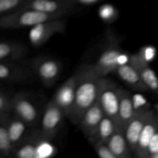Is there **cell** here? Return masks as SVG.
Segmentation results:
<instances>
[{"mask_svg":"<svg viewBox=\"0 0 158 158\" xmlns=\"http://www.w3.org/2000/svg\"><path fill=\"white\" fill-rule=\"evenodd\" d=\"M128 62L138 73L141 80L148 88L149 91L157 94L158 80L154 69H151L149 63L147 62L137 52L130 56Z\"/></svg>","mask_w":158,"mask_h":158,"instance_id":"4fadbf2b","label":"cell"},{"mask_svg":"<svg viewBox=\"0 0 158 158\" xmlns=\"http://www.w3.org/2000/svg\"><path fill=\"white\" fill-rule=\"evenodd\" d=\"M104 116L97 98V100L83 113L77 124L83 135L92 143L95 142L99 124Z\"/></svg>","mask_w":158,"mask_h":158,"instance_id":"ba28073f","label":"cell"},{"mask_svg":"<svg viewBox=\"0 0 158 158\" xmlns=\"http://www.w3.org/2000/svg\"><path fill=\"white\" fill-rule=\"evenodd\" d=\"M77 87L73 106L68 119L78 124L83 113L97 100L102 77H99L93 64H84L77 69Z\"/></svg>","mask_w":158,"mask_h":158,"instance_id":"6da1fadb","label":"cell"},{"mask_svg":"<svg viewBox=\"0 0 158 158\" xmlns=\"http://www.w3.org/2000/svg\"><path fill=\"white\" fill-rule=\"evenodd\" d=\"M93 144L97 155L100 158H115V156L114 155L106 143L97 141Z\"/></svg>","mask_w":158,"mask_h":158,"instance_id":"d4e9b609","label":"cell"},{"mask_svg":"<svg viewBox=\"0 0 158 158\" xmlns=\"http://www.w3.org/2000/svg\"><path fill=\"white\" fill-rule=\"evenodd\" d=\"M33 72L46 86H52L62 73L61 63L56 59L49 56H39L32 59L29 64Z\"/></svg>","mask_w":158,"mask_h":158,"instance_id":"277c9868","label":"cell"},{"mask_svg":"<svg viewBox=\"0 0 158 158\" xmlns=\"http://www.w3.org/2000/svg\"><path fill=\"white\" fill-rule=\"evenodd\" d=\"M117 123L118 122L114 121L110 117L104 116L99 124L95 142L101 141L106 143L115 131Z\"/></svg>","mask_w":158,"mask_h":158,"instance_id":"603a6c76","label":"cell"},{"mask_svg":"<svg viewBox=\"0 0 158 158\" xmlns=\"http://www.w3.org/2000/svg\"><path fill=\"white\" fill-rule=\"evenodd\" d=\"M9 115L10 114L0 113V155L2 157H9L13 151L8 132Z\"/></svg>","mask_w":158,"mask_h":158,"instance_id":"7402d4cb","label":"cell"},{"mask_svg":"<svg viewBox=\"0 0 158 158\" xmlns=\"http://www.w3.org/2000/svg\"><path fill=\"white\" fill-rule=\"evenodd\" d=\"M119 89L120 87L112 80L102 77L97 95V100L105 116L116 122H118Z\"/></svg>","mask_w":158,"mask_h":158,"instance_id":"3957f363","label":"cell"},{"mask_svg":"<svg viewBox=\"0 0 158 158\" xmlns=\"http://www.w3.org/2000/svg\"><path fill=\"white\" fill-rule=\"evenodd\" d=\"M147 158H158V133H155L148 143Z\"/></svg>","mask_w":158,"mask_h":158,"instance_id":"484cf974","label":"cell"},{"mask_svg":"<svg viewBox=\"0 0 158 158\" xmlns=\"http://www.w3.org/2000/svg\"><path fill=\"white\" fill-rule=\"evenodd\" d=\"M31 69L15 62H0V80L7 82H23L31 77Z\"/></svg>","mask_w":158,"mask_h":158,"instance_id":"9a60e30c","label":"cell"},{"mask_svg":"<svg viewBox=\"0 0 158 158\" xmlns=\"http://www.w3.org/2000/svg\"><path fill=\"white\" fill-rule=\"evenodd\" d=\"M158 120L157 114L151 110L150 115L143 125L133 154L137 158H147V148L151 137L157 132Z\"/></svg>","mask_w":158,"mask_h":158,"instance_id":"5bb4252c","label":"cell"},{"mask_svg":"<svg viewBox=\"0 0 158 158\" xmlns=\"http://www.w3.org/2000/svg\"><path fill=\"white\" fill-rule=\"evenodd\" d=\"M76 7V5L66 0H26L20 9H32L64 17Z\"/></svg>","mask_w":158,"mask_h":158,"instance_id":"30bf717a","label":"cell"},{"mask_svg":"<svg viewBox=\"0 0 158 158\" xmlns=\"http://www.w3.org/2000/svg\"><path fill=\"white\" fill-rule=\"evenodd\" d=\"M135 107L131 94L126 89H119L118 122L123 127H126L135 114Z\"/></svg>","mask_w":158,"mask_h":158,"instance_id":"ffe728a7","label":"cell"},{"mask_svg":"<svg viewBox=\"0 0 158 158\" xmlns=\"http://www.w3.org/2000/svg\"><path fill=\"white\" fill-rule=\"evenodd\" d=\"M123 55V51L117 45L106 47L99 56L97 63L94 65V69L100 77H106L112 73H115L120 64V58Z\"/></svg>","mask_w":158,"mask_h":158,"instance_id":"8fae6325","label":"cell"},{"mask_svg":"<svg viewBox=\"0 0 158 158\" xmlns=\"http://www.w3.org/2000/svg\"><path fill=\"white\" fill-rule=\"evenodd\" d=\"M138 53L141 56L142 58L149 63V60H153L155 56V49L153 46H145Z\"/></svg>","mask_w":158,"mask_h":158,"instance_id":"83f0119b","label":"cell"},{"mask_svg":"<svg viewBox=\"0 0 158 158\" xmlns=\"http://www.w3.org/2000/svg\"><path fill=\"white\" fill-rule=\"evenodd\" d=\"M26 0H0V17L19 9Z\"/></svg>","mask_w":158,"mask_h":158,"instance_id":"cb8c5ba5","label":"cell"},{"mask_svg":"<svg viewBox=\"0 0 158 158\" xmlns=\"http://www.w3.org/2000/svg\"><path fill=\"white\" fill-rule=\"evenodd\" d=\"M151 111V109L147 108L136 110L134 115L124 127L125 137L132 153L135 149L140 131L146 123Z\"/></svg>","mask_w":158,"mask_h":158,"instance_id":"7c38bea8","label":"cell"},{"mask_svg":"<svg viewBox=\"0 0 158 158\" xmlns=\"http://www.w3.org/2000/svg\"><path fill=\"white\" fill-rule=\"evenodd\" d=\"M29 127L15 115H9L8 120V132L12 148L18 146L27 136Z\"/></svg>","mask_w":158,"mask_h":158,"instance_id":"44dd1931","label":"cell"},{"mask_svg":"<svg viewBox=\"0 0 158 158\" xmlns=\"http://www.w3.org/2000/svg\"><path fill=\"white\" fill-rule=\"evenodd\" d=\"M115 73L118 75L120 80H123L131 89L140 92L149 91L148 88L139 76L138 73L128 61L127 63H120Z\"/></svg>","mask_w":158,"mask_h":158,"instance_id":"ac0fdd59","label":"cell"},{"mask_svg":"<svg viewBox=\"0 0 158 158\" xmlns=\"http://www.w3.org/2000/svg\"><path fill=\"white\" fill-rule=\"evenodd\" d=\"M11 98L0 90V113L11 114Z\"/></svg>","mask_w":158,"mask_h":158,"instance_id":"4316f807","label":"cell"},{"mask_svg":"<svg viewBox=\"0 0 158 158\" xmlns=\"http://www.w3.org/2000/svg\"><path fill=\"white\" fill-rule=\"evenodd\" d=\"M11 114L21 119L28 127H35L40 120V113L35 103L24 94H17L11 98Z\"/></svg>","mask_w":158,"mask_h":158,"instance_id":"52a82bcc","label":"cell"},{"mask_svg":"<svg viewBox=\"0 0 158 158\" xmlns=\"http://www.w3.org/2000/svg\"><path fill=\"white\" fill-rule=\"evenodd\" d=\"M78 73L77 70L60 86L52 98V101L60 108L64 114L65 117H69L75 98Z\"/></svg>","mask_w":158,"mask_h":158,"instance_id":"9c48e42d","label":"cell"},{"mask_svg":"<svg viewBox=\"0 0 158 158\" xmlns=\"http://www.w3.org/2000/svg\"><path fill=\"white\" fill-rule=\"evenodd\" d=\"M0 156H1V155H0Z\"/></svg>","mask_w":158,"mask_h":158,"instance_id":"f1b7e54d","label":"cell"},{"mask_svg":"<svg viewBox=\"0 0 158 158\" xmlns=\"http://www.w3.org/2000/svg\"><path fill=\"white\" fill-rule=\"evenodd\" d=\"M64 117L61 110L50 100L42 116L41 127L39 130L42 138L46 141L54 138L63 125Z\"/></svg>","mask_w":158,"mask_h":158,"instance_id":"8992f818","label":"cell"},{"mask_svg":"<svg viewBox=\"0 0 158 158\" xmlns=\"http://www.w3.org/2000/svg\"><path fill=\"white\" fill-rule=\"evenodd\" d=\"M106 143L115 158H129L132 155L133 153L125 137L124 129L119 123Z\"/></svg>","mask_w":158,"mask_h":158,"instance_id":"2e32d148","label":"cell"},{"mask_svg":"<svg viewBox=\"0 0 158 158\" xmlns=\"http://www.w3.org/2000/svg\"><path fill=\"white\" fill-rule=\"evenodd\" d=\"M29 51L23 43L12 41H0V62H15L24 58Z\"/></svg>","mask_w":158,"mask_h":158,"instance_id":"d6986e66","label":"cell"},{"mask_svg":"<svg viewBox=\"0 0 158 158\" xmlns=\"http://www.w3.org/2000/svg\"><path fill=\"white\" fill-rule=\"evenodd\" d=\"M61 18L63 17L32 9H19L0 17V29L31 28L43 22Z\"/></svg>","mask_w":158,"mask_h":158,"instance_id":"7a4b0ae2","label":"cell"},{"mask_svg":"<svg viewBox=\"0 0 158 158\" xmlns=\"http://www.w3.org/2000/svg\"><path fill=\"white\" fill-rule=\"evenodd\" d=\"M42 140H44L40 136L39 130L27 134L18 146L14 148L12 155L19 158H35L38 147Z\"/></svg>","mask_w":158,"mask_h":158,"instance_id":"e0dca14e","label":"cell"},{"mask_svg":"<svg viewBox=\"0 0 158 158\" xmlns=\"http://www.w3.org/2000/svg\"><path fill=\"white\" fill-rule=\"evenodd\" d=\"M66 23L63 18L48 20L32 26L29 30V39L32 46L38 48L47 43L51 37L63 33Z\"/></svg>","mask_w":158,"mask_h":158,"instance_id":"5b68a950","label":"cell"}]
</instances>
